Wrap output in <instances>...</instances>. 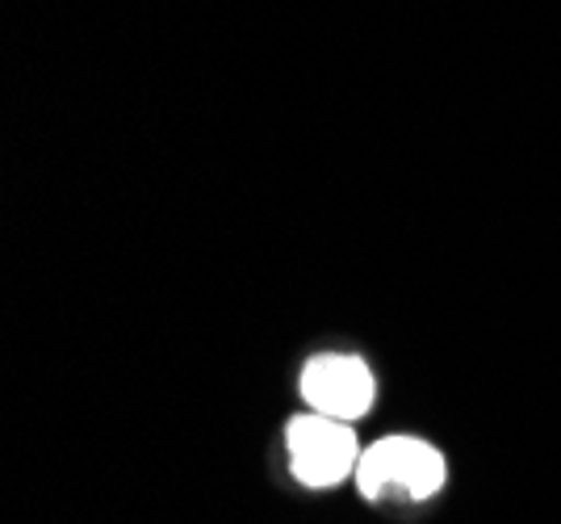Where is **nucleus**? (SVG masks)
Wrapping results in <instances>:
<instances>
[{"instance_id": "f257e3e1", "label": "nucleus", "mask_w": 561, "mask_h": 524, "mask_svg": "<svg viewBox=\"0 0 561 524\" xmlns=\"http://www.w3.org/2000/svg\"><path fill=\"white\" fill-rule=\"evenodd\" d=\"M445 482V457L420 436H381L356 462V487L369 500H427Z\"/></svg>"}, {"instance_id": "f03ea898", "label": "nucleus", "mask_w": 561, "mask_h": 524, "mask_svg": "<svg viewBox=\"0 0 561 524\" xmlns=\"http://www.w3.org/2000/svg\"><path fill=\"white\" fill-rule=\"evenodd\" d=\"M285 449H289V470L298 475V482L314 487V491L356 475V462H360L356 432L340 420L314 415V411L285 424Z\"/></svg>"}, {"instance_id": "7ed1b4c3", "label": "nucleus", "mask_w": 561, "mask_h": 524, "mask_svg": "<svg viewBox=\"0 0 561 524\" xmlns=\"http://www.w3.org/2000/svg\"><path fill=\"white\" fill-rule=\"evenodd\" d=\"M302 399L314 415L352 424L374 407V374L365 361L348 357V353L310 357L302 369Z\"/></svg>"}]
</instances>
